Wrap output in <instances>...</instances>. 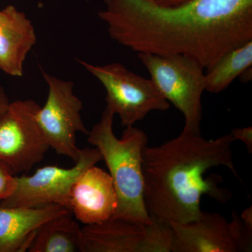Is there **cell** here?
Returning a JSON list of instances; mask_svg holds the SVG:
<instances>
[{
	"label": "cell",
	"mask_w": 252,
	"mask_h": 252,
	"mask_svg": "<svg viewBox=\"0 0 252 252\" xmlns=\"http://www.w3.org/2000/svg\"><path fill=\"white\" fill-rule=\"evenodd\" d=\"M99 19L114 41L137 54H182L210 69L252 40V0H190L165 6L150 0H104Z\"/></svg>",
	"instance_id": "obj_1"
},
{
	"label": "cell",
	"mask_w": 252,
	"mask_h": 252,
	"mask_svg": "<svg viewBox=\"0 0 252 252\" xmlns=\"http://www.w3.org/2000/svg\"><path fill=\"white\" fill-rule=\"evenodd\" d=\"M230 134L206 140L201 134L182 130L178 137L142 152L144 200L152 220L169 225L187 223L201 215L200 200L207 195L220 203L231 194L219 186L220 176L205 179L212 167L224 166L238 177Z\"/></svg>",
	"instance_id": "obj_2"
},
{
	"label": "cell",
	"mask_w": 252,
	"mask_h": 252,
	"mask_svg": "<svg viewBox=\"0 0 252 252\" xmlns=\"http://www.w3.org/2000/svg\"><path fill=\"white\" fill-rule=\"evenodd\" d=\"M114 114L105 109L100 120L89 131L88 141L100 152L117 192L118 206L112 219L147 225L152 223L144 200L142 152L148 143L145 132L126 127L122 137L113 130Z\"/></svg>",
	"instance_id": "obj_3"
},
{
	"label": "cell",
	"mask_w": 252,
	"mask_h": 252,
	"mask_svg": "<svg viewBox=\"0 0 252 252\" xmlns=\"http://www.w3.org/2000/svg\"><path fill=\"white\" fill-rule=\"evenodd\" d=\"M138 58L158 92L183 114V131L200 134L205 67L186 55L140 53Z\"/></svg>",
	"instance_id": "obj_4"
},
{
	"label": "cell",
	"mask_w": 252,
	"mask_h": 252,
	"mask_svg": "<svg viewBox=\"0 0 252 252\" xmlns=\"http://www.w3.org/2000/svg\"><path fill=\"white\" fill-rule=\"evenodd\" d=\"M106 90V109L117 114L124 127L133 126L152 111H166L170 102L162 97L151 79L129 70L121 63L99 65L78 60Z\"/></svg>",
	"instance_id": "obj_5"
},
{
	"label": "cell",
	"mask_w": 252,
	"mask_h": 252,
	"mask_svg": "<svg viewBox=\"0 0 252 252\" xmlns=\"http://www.w3.org/2000/svg\"><path fill=\"white\" fill-rule=\"evenodd\" d=\"M42 74L49 86V94L44 107L36 113L38 124L49 147L76 162L81 151L77 146V133H89L81 117L82 102L74 94L72 81L43 70Z\"/></svg>",
	"instance_id": "obj_6"
},
{
	"label": "cell",
	"mask_w": 252,
	"mask_h": 252,
	"mask_svg": "<svg viewBox=\"0 0 252 252\" xmlns=\"http://www.w3.org/2000/svg\"><path fill=\"white\" fill-rule=\"evenodd\" d=\"M39 108L32 99L15 101L0 117V161L14 174L31 170L50 148L36 119Z\"/></svg>",
	"instance_id": "obj_7"
},
{
	"label": "cell",
	"mask_w": 252,
	"mask_h": 252,
	"mask_svg": "<svg viewBox=\"0 0 252 252\" xmlns=\"http://www.w3.org/2000/svg\"><path fill=\"white\" fill-rule=\"evenodd\" d=\"M101 160L102 157L98 149L84 148L72 168L48 165L38 169L34 175L16 177L14 191L0 202V206L37 207L57 204L69 210V197L74 182L86 169Z\"/></svg>",
	"instance_id": "obj_8"
},
{
	"label": "cell",
	"mask_w": 252,
	"mask_h": 252,
	"mask_svg": "<svg viewBox=\"0 0 252 252\" xmlns=\"http://www.w3.org/2000/svg\"><path fill=\"white\" fill-rule=\"evenodd\" d=\"M172 252H250L252 229L236 212L230 222L220 214L202 212L197 220L170 223Z\"/></svg>",
	"instance_id": "obj_9"
},
{
	"label": "cell",
	"mask_w": 252,
	"mask_h": 252,
	"mask_svg": "<svg viewBox=\"0 0 252 252\" xmlns=\"http://www.w3.org/2000/svg\"><path fill=\"white\" fill-rule=\"evenodd\" d=\"M144 225L120 219L81 228V252H172L170 225L152 220Z\"/></svg>",
	"instance_id": "obj_10"
},
{
	"label": "cell",
	"mask_w": 252,
	"mask_h": 252,
	"mask_svg": "<svg viewBox=\"0 0 252 252\" xmlns=\"http://www.w3.org/2000/svg\"><path fill=\"white\" fill-rule=\"evenodd\" d=\"M118 206L117 192L110 175L93 165L74 182L69 210L81 223L95 224L110 220Z\"/></svg>",
	"instance_id": "obj_11"
},
{
	"label": "cell",
	"mask_w": 252,
	"mask_h": 252,
	"mask_svg": "<svg viewBox=\"0 0 252 252\" xmlns=\"http://www.w3.org/2000/svg\"><path fill=\"white\" fill-rule=\"evenodd\" d=\"M35 29L23 11L13 5L0 11V70L23 75L26 58L36 43Z\"/></svg>",
	"instance_id": "obj_12"
},
{
	"label": "cell",
	"mask_w": 252,
	"mask_h": 252,
	"mask_svg": "<svg viewBox=\"0 0 252 252\" xmlns=\"http://www.w3.org/2000/svg\"><path fill=\"white\" fill-rule=\"evenodd\" d=\"M70 212L57 204L37 207L0 206V252H26L41 224Z\"/></svg>",
	"instance_id": "obj_13"
},
{
	"label": "cell",
	"mask_w": 252,
	"mask_h": 252,
	"mask_svg": "<svg viewBox=\"0 0 252 252\" xmlns=\"http://www.w3.org/2000/svg\"><path fill=\"white\" fill-rule=\"evenodd\" d=\"M31 252H81V228L71 212L51 219L36 230Z\"/></svg>",
	"instance_id": "obj_14"
},
{
	"label": "cell",
	"mask_w": 252,
	"mask_h": 252,
	"mask_svg": "<svg viewBox=\"0 0 252 252\" xmlns=\"http://www.w3.org/2000/svg\"><path fill=\"white\" fill-rule=\"evenodd\" d=\"M252 66V40L230 50L205 73V91L219 94Z\"/></svg>",
	"instance_id": "obj_15"
},
{
	"label": "cell",
	"mask_w": 252,
	"mask_h": 252,
	"mask_svg": "<svg viewBox=\"0 0 252 252\" xmlns=\"http://www.w3.org/2000/svg\"><path fill=\"white\" fill-rule=\"evenodd\" d=\"M16 185V176L9 167L0 161V202L12 194Z\"/></svg>",
	"instance_id": "obj_16"
},
{
	"label": "cell",
	"mask_w": 252,
	"mask_h": 252,
	"mask_svg": "<svg viewBox=\"0 0 252 252\" xmlns=\"http://www.w3.org/2000/svg\"><path fill=\"white\" fill-rule=\"evenodd\" d=\"M234 140H240L246 146L249 153L252 154V127H237L230 132Z\"/></svg>",
	"instance_id": "obj_17"
},
{
	"label": "cell",
	"mask_w": 252,
	"mask_h": 252,
	"mask_svg": "<svg viewBox=\"0 0 252 252\" xmlns=\"http://www.w3.org/2000/svg\"><path fill=\"white\" fill-rule=\"evenodd\" d=\"M10 104L9 97L1 86H0V117L4 114Z\"/></svg>",
	"instance_id": "obj_18"
},
{
	"label": "cell",
	"mask_w": 252,
	"mask_h": 252,
	"mask_svg": "<svg viewBox=\"0 0 252 252\" xmlns=\"http://www.w3.org/2000/svg\"><path fill=\"white\" fill-rule=\"evenodd\" d=\"M156 4L165 6H177L190 1V0H150Z\"/></svg>",
	"instance_id": "obj_19"
},
{
	"label": "cell",
	"mask_w": 252,
	"mask_h": 252,
	"mask_svg": "<svg viewBox=\"0 0 252 252\" xmlns=\"http://www.w3.org/2000/svg\"><path fill=\"white\" fill-rule=\"evenodd\" d=\"M242 82L247 83L252 80V67L248 68L246 70L244 71L243 74L240 76Z\"/></svg>",
	"instance_id": "obj_20"
}]
</instances>
